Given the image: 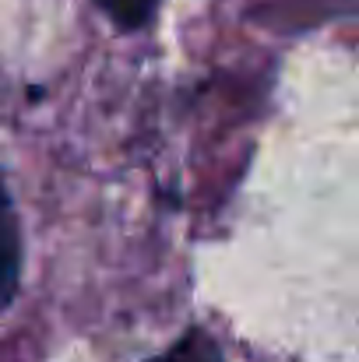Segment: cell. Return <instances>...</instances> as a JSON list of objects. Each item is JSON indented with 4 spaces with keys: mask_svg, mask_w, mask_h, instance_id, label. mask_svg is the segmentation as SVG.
Returning a JSON list of instances; mask_svg holds the SVG:
<instances>
[{
    "mask_svg": "<svg viewBox=\"0 0 359 362\" xmlns=\"http://www.w3.org/2000/svg\"><path fill=\"white\" fill-rule=\"evenodd\" d=\"M21 271H25L21 218H18L7 183L0 180V313L14 306V299L21 292Z\"/></svg>",
    "mask_w": 359,
    "mask_h": 362,
    "instance_id": "1",
    "label": "cell"
},
{
    "mask_svg": "<svg viewBox=\"0 0 359 362\" xmlns=\"http://www.w3.org/2000/svg\"><path fill=\"white\" fill-rule=\"evenodd\" d=\"M148 362H226V356L205 327H190V331L180 334V341H173L162 356Z\"/></svg>",
    "mask_w": 359,
    "mask_h": 362,
    "instance_id": "2",
    "label": "cell"
},
{
    "mask_svg": "<svg viewBox=\"0 0 359 362\" xmlns=\"http://www.w3.org/2000/svg\"><path fill=\"white\" fill-rule=\"evenodd\" d=\"M96 4L120 32H141L155 21L162 0H96Z\"/></svg>",
    "mask_w": 359,
    "mask_h": 362,
    "instance_id": "3",
    "label": "cell"
}]
</instances>
